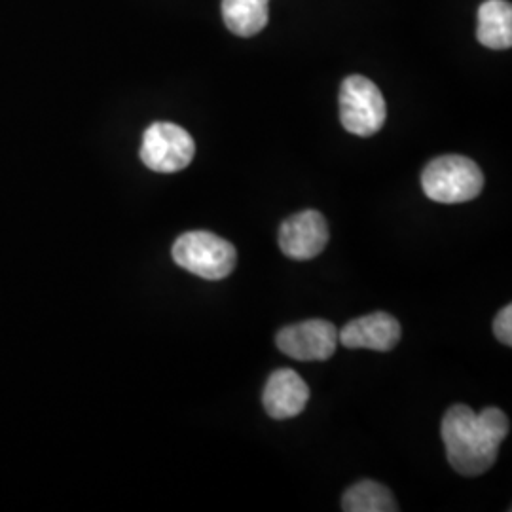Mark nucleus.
<instances>
[{"instance_id":"5","label":"nucleus","mask_w":512,"mask_h":512,"mask_svg":"<svg viewBox=\"0 0 512 512\" xmlns=\"http://www.w3.org/2000/svg\"><path fill=\"white\" fill-rule=\"evenodd\" d=\"M141 160L156 173H177L192 164L196 143L186 129L171 122H156L143 135Z\"/></svg>"},{"instance_id":"12","label":"nucleus","mask_w":512,"mask_h":512,"mask_svg":"<svg viewBox=\"0 0 512 512\" xmlns=\"http://www.w3.org/2000/svg\"><path fill=\"white\" fill-rule=\"evenodd\" d=\"M342 509L346 512H395L397 501L389 488L374 480H361L351 486L342 497Z\"/></svg>"},{"instance_id":"10","label":"nucleus","mask_w":512,"mask_h":512,"mask_svg":"<svg viewBox=\"0 0 512 512\" xmlns=\"http://www.w3.org/2000/svg\"><path fill=\"white\" fill-rule=\"evenodd\" d=\"M476 38L490 50L512 46V6L507 0H484L478 8Z\"/></svg>"},{"instance_id":"1","label":"nucleus","mask_w":512,"mask_h":512,"mask_svg":"<svg viewBox=\"0 0 512 512\" xmlns=\"http://www.w3.org/2000/svg\"><path fill=\"white\" fill-rule=\"evenodd\" d=\"M511 423L503 410L484 408L475 414L465 404L452 406L440 423L446 458L463 476H480L494 467L499 446L509 437Z\"/></svg>"},{"instance_id":"6","label":"nucleus","mask_w":512,"mask_h":512,"mask_svg":"<svg viewBox=\"0 0 512 512\" xmlns=\"http://www.w3.org/2000/svg\"><path fill=\"white\" fill-rule=\"evenodd\" d=\"M275 346L296 361H327L338 348V330L325 319H310L279 330Z\"/></svg>"},{"instance_id":"4","label":"nucleus","mask_w":512,"mask_h":512,"mask_svg":"<svg viewBox=\"0 0 512 512\" xmlns=\"http://www.w3.org/2000/svg\"><path fill=\"white\" fill-rule=\"evenodd\" d=\"M387 107L380 88L361 74H351L340 88V120L349 133L372 137L384 128Z\"/></svg>"},{"instance_id":"7","label":"nucleus","mask_w":512,"mask_h":512,"mask_svg":"<svg viewBox=\"0 0 512 512\" xmlns=\"http://www.w3.org/2000/svg\"><path fill=\"white\" fill-rule=\"evenodd\" d=\"M329 224L319 211H302L285 220L279 228V247L293 260H311L329 243Z\"/></svg>"},{"instance_id":"8","label":"nucleus","mask_w":512,"mask_h":512,"mask_svg":"<svg viewBox=\"0 0 512 512\" xmlns=\"http://www.w3.org/2000/svg\"><path fill=\"white\" fill-rule=\"evenodd\" d=\"M401 323L385 313L376 311L359 319L349 321L338 332V342L349 349H372V351H391L401 340Z\"/></svg>"},{"instance_id":"2","label":"nucleus","mask_w":512,"mask_h":512,"mask_svg":"<svg viewBox=\"0 0 512 512\" xmlns=\"http://www.w3.org/2000/svg\"><path fill=\"white\" fill-rule=\"evenodd\" d=\"M421 188L431 202L446 205L471 202L484 188V173L471 158L448 154L425 165Z\"/></svg>"},{"instance_id":"11","label":"nucleus","mask_w":512,"mask_h":512,"mask_svg":"<svg viewBox=\"0 0 512 512\" xmlns=\"http://www.w3.org/2000/svg\"><path fill=\"white\" fill-rule=\"evenodd\" d=\"M268 4L270 0H222V18L234 35L255 37L268 25Z\"/></svg>"},{"instance_id":"13","label":"nucleus","mask_w":512,"mask_h":512,"mask_svg":"<svg viewBox=\"0 0 512 512\" xmlns=\"http://www.w3.org/2000/svg\"><path fill=\"white\" fill-rule=\"evenodd\" d=\"M494 332L497 340L505 344L507 348L512 346V306L507 304L503 310L497 313L494 321Z\"/></svg>"},{"instance_id":"9","label":"nucleus","mask_w":512,"mask_h":512,"mask_svg":"<svg viewBox=\"0 0 512 512\" xmlns=\"http://www.w3.org/2000/svg\"><path fill=\"white\" fill-rule=\"evenodd\" d=\"M310 401V387L293 368H277L268 378L262 404L270 418L291 420L304 412Z\"/></svg>"},{"instance_id":"3","label":"nucleus","mask_w":512,"mask_h":512,"mask_svg":"<svg viewBox=\"0 0 512 512\" xmlns=\"http://www.w3.org/2000/svg\"><path fill=\"white\" fill-rule=\"evenodd\" d=\"M171 255L177 266L207 281H220L234 272L236 247L207 230L186 232L173 243Z\"/></svg>"}]
</instances>
